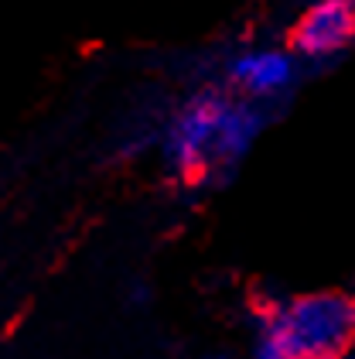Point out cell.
Segmentation results:
<instances>
[{
  "mask_svg": "<svg viewBox=\"0 0 355 359\" xmlns=\"http://www.w3.org/2000/svg\"><path fill=\"white\" fill-rule=\"evenodd\" d=\"M300 79V58L284 48H243L225 62V83L246 100H287Z\"/></svg>",
  "mask_w": 355,
  "mask_h": 359,
  "instance_id": "277c9868",
  "label": "cell"
},
{
  "mask_svg": "<svg viewBox=\"0 0 355 359\" xmlns=\"http://www.w3.org/2000/svg\"><path fill=\"white\" fill-rule=\"evenodd\" d=\"M284 100L260 103L236 96L229 86H202L167 116L161 130V158L178 178L202 182L216 171H232L270 123Z\"/></svg>",
  "mask_w": 355,
  "mask_h": 359,
  "instance_id": "6da1fadb",
  "label": "cell"
},
{
  "mask_svg": "<svg viewBox=\"0 0 355 359\" xmlns=\"http://www.w3.org/2000/svg\"><path fill=\"white\" fill-rule=\"evenodd\" d=\"M202 359H236L232 353H209V356H202Z\"/></svg>",
  "mask_w": 355,
  "mask_h": 359,
  "instance_id": "8992f818",
  "label": "cell"
},
{
  "mask_svg": "<svg viewBox=\"0 0 355 359\" xmlns=\"http://www.w3.org/2000/svg\"><path fill=\"white\" fill-rule=\"evenodd\" d=\"M355 41V0H314L291 25L287 52L300 62H325Z\"/></svg>",
  "mask_w": 355,
  "mask_h": 359,
  "instance_id": "3957f363",
  "label": "cell"
},
{
  "mask_svg": "<svg viewBox=\"0 0 355 359\" xmlns=\"http://www.w3.org/2000/svg\"><path fill=\"white\" fill-rule=\"evenodd\" d=\"M352 294H355V291H352Z\"/></svg>",
  "mask_w": 355,
  "mask_h": 359,
  "instance_id": "52a82bcc",
  "label": "cell"
},
{
  "mask_svg": "<svg viewBox=\"0 0 355 359\" xmlns=\"http://www.w3.org/2000/svg\"><path fill=\"white\" fill-rule=\"evenodd\" d=\"M260 322L294 353V359H345L355 346L352 291H311L256 308Z\"/></svg>",
  "mask_w": 355,
  "mask_h": 359,
  "instance_id": "7a4b0ae2",
  "label": "cell"
},
{
  "mask_svg": "<svg viewBox=\"0 0 355 359\" xmlns=\"http://www.w3.org/2000/svg\"><path fill=\"white\" fill-rule=\"evenodd\" d=\"M246 359H294V353L277 339V332H270L267 325H256V335H253V346H249Z\"/></svg>",
  "mask_w": 355,
  "mask_h": 359,
  "instance_id": "5b68a950",
  "label": "cell"
}]
</instances>
